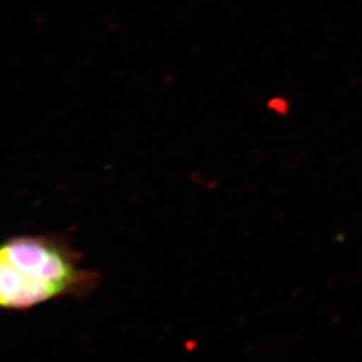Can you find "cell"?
<instances>
[{"mask_svg":"<svg viewBox=\"0 0 362 362\" xmlns=\"http://www.w3.org/2000/svg\"><path fill=\"white\" fill-rule=\"evenodd\" d=\"M98 282L99 274L83 268L81 252L62 235H20L2 245L0 305L7 310L85 296Z\"/></svg>","mask_w":362,"mask_h":362,"instance_id":"1","label":"cell"}]
</instances>
